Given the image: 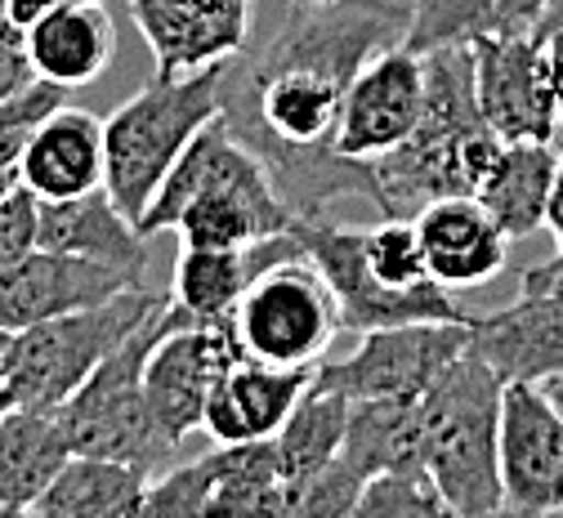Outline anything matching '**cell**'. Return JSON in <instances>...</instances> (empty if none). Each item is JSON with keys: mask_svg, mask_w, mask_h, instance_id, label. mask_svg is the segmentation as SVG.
<instances>
[{"mask_svg": "<svg viewBox=\"0 0 563 518\" xmlns=\"http://www.w3.org/2000/svg\"><path fill=\"white\" fill-rule=\"evenodd\" d=\"M411 5L394 0H322L291 5L264 49L233 54L220 81V117L264 162L296 219H322L331 201L376 206L372 162L344 157L335 125L358 67L402 45Z\"/></svg>", "mask_w": 563, "mask_h": 518, "instance_id": "1", "label": "cell"}, {"mask_svg": "<svg viewBox=\"0 0 563 518\" xmlns=\"http://www.w3.org/2000/svg\"><path fill=\"white\" fill-rule=\"evenodd\" d=\"M426 58V108L416 130L372 162L380 219H416L430 201L474 197L506 139L483 121L474 49L439 45Z\"/></svg>", "mask_w": 563, "mask_h": 518, "instance_id": "2", "label": "cell"}, {"mask_svg": "<svg viewBox=\"0 0 563 518\" xmlns=\"http://www.w3.org/2000/svg\"><path fill=\"white\" fill-rule=\"evenodd\" d=\"M291 210L277 197L273 175L216 112L170 166L139 233H179L184 246H251L291 233Z\"/></svg>", "mask_w": 563, "mask_h": 518, "instance_id": "3", "label": "cell"}, {"mask_svg": "<svg viewBox=\"0 0 563 518\" xmlns=\"http://www.w3.org/2000/svg\"><path fill=\"white\" fill-rule=\"evenodd\" d=\"M501 394L506 381L465 349L456 353L434 385L420 394V461L448 500V514L483 518L501 514Z\"/></svg>", "mask_w": 563, "mask_h": 518, "instance_id": "4", "label": "cell"}, {"mask_svg": "<svg viewBox=\"0 0 563 518\" xmlns=\"http://www.w3.org/2000/svg\"><path fill=\"white\" fill-rule=\"evenodd\" d=\"M224 63H210L184 77H153L103 121V188L134 219H144L170 166L184 157L192 134L220 112Z\"/></svg>", "mask_w": 563, "mask_h": 518, "instance_id": "5", "label": "cell"}, {"mask_svg": "<svg viewBox=\"0 0 563 518\" xmlns=\"http://www.w3.org/2000/svg\"><path fill=\"white\" fill-rule=\"evenodd\" d=\"M170 290H148V286H125L121 295L77 313H63L49 322H36L27 331H14L10 344V366H5V398L10 407L27 411H58L73 398L95 366L130 335L144 327Z\"/></svg>", "mask_w": 563, "mask_h": 518, "instance_id": "6", "label": "cell"}, {"mask_svg": "<svg viewBox=\"0 0 563 518\" xmlns=\"http://www.w3.org/2000/svg\"><path fill=\"white\" fill-rule=\"evenodd\" d=\"M166 305L139 331H130L95 366L90 381L54 411L73 456L121 461V465L144 470L148 478L170 470L175 442L157 429V420L148 411V398H144V357H148V349H153V340L166 322Z\"/></svg>", "mask_w": 563, "mask_h": 518, "instance_id": "7", "label": "cell"}, {"mask_svg": "<svg viewBox=\"0 0 563 518\" xmlns=\"http://www.w3.org/2000/svg\"><path fill=\"white\" fill-rule=\"evenodd\" d=\"M340 331V305L305 251L264 264L229 322L238 349L273 366H318Z\"/></svg>", "mask_w": 563, "mask_h": 518, "instance_id": "8", "label": "cell"}, {"mask_svg": "<svg viewBox=\"0 0 563 518\" xmlns=\"http://www.w3.org/2000/svg\"><path fill=\"white\" fill-rule=\"evenodd\" d=\"M291 233L300 251L318 264L327 277L335 305H340V327L344 331H380V327H402V322H465V313L443 282H430L420 290H394L367 260V229H340L327 219H291Z\"/></svg>", "mask_w": 563, "mask_h": 518, "instance_id": "9", "label": "cell"}, {"mask_svg": "<svg viewBox=\"0 0 563 518\" xmlns=\"http://www.w3.org/2000/svg\"><path fill=\"white\" fill-rule=\"evenodd\" d=\"M470 349V318L465 322H402L363 331L358 349L340 362H318L313 376L340 389L349 403L358 398H398L416 403L434 385L443 366Z\"/></svg>", "mask_w": 563, "mask_h": 518, "instance_id": "10", "label": "cell"}, {"mask_svg": "<svg viewBox=\"0 0 563 518\" xmlns=\"http://www.w3.org/2000/svg\"><path fill=\"white\" fill-rule=\"evenodd\" d=\"M238 340L229 331L192 322L175 300L166 305V322L144 357V398L157 420V429L175 442L201 429L206 394L216 385L220 366L233 357Z\"/></svg>", "mask_w": 563, "mask_h": 518, "instance_id": "11", "label": "cell"}, {"mask_svg": "<svg viewBox=\"0 0 563 518\" xmlns=\"http://www.w3.org/2000/svg\"><path fill=\"white\" fill-rule=\"evenodd\" d=\"M501 514L563 509V416L541 385L515 381L501 394Z\"/></svg>", "mask_w": 563, "mask_h": 518, "instance_id": "12", "label": "cell"}, {"mask_svg": "<svg viewBox=\"0 0 563 518\" xmlns=\"http://www.w3.org/2000/svg\"><path fill=\"white\" fill-rule=\"evenodd\" d=\"M470 49H474V90H478L483 121L506 143H519V139L554 143L559 103H554L545 41L537 32L483 36Z\"/></svg>", "mask_w": 563, "mask_h": 518, "instance_id": "13", "label": "cell"}, {"mask_svg": "<svg viewBox=\"0 0 563 518\" xmlns=\"http://www.w3.org/2000/svg\"><path fill=\"white\" fill-rule=\"evenodd\" d=\"M420 108H426V58L407 45H389L372 54L349 81L335 147L344 157L376 162L416 130Z\"/></svg>", "mask_w": 563, "mask_h": 518, "instance_id": "14", "label": "cell"}, {"mask_svg": "<svg viewBox=\"0 0 563 518\" xmlns=\"http://www.w3.org/2000/svg\"><path fill=\"white\" fill-rule=\"evenodd\" d=\"M125 286H139V282L121 268L36 246L32 255L0 268V327L14 335L36 322L103 305L112 295H121Z\"/></svg>", "mask_w": 563, "mask_h": 518, "instance_id": "15", "label": "cell"}, {"mask_svg": "<svg viewBox=\"0 0 563 518\" xmlns=\"http://www.w3.org/2000/svg\"><path fill=\"white\" fill-rule=\"evenodd\" d=\"M157 77H184L246 49L251 0H130Z\"/></svg>", "mask_w": 563, "mask_h": 518, "instance_id": "16", "label": "cell"}, {"mask_svg": "<svg viewBox=\"0 0 563 518\" xmlns=\"http://www.w3.org/2000/svg\"><path fill=\"white\" fill-rule=\"evenodd\" d=\"M470 349L506 385H545L563 376V290H523L497 313H474Z\"/></svg>", "mask_w": 563, "mask_h": 518, "instance_id": "17", "label": "cell"}, {"mask_svg": "<svg viewBox=\"0 0 563 518\" xmlns=\"http://www.w3.org/2000/svg\"><path fill=\"white\" fill-rule=\"evenodd\" d=\"M313 381V366H273L260 362L242 349L220 366L216 385L206 394L201 429L216 442H251V438H273L282 420L291 416L300 394Z\"/></svg>", "mask_w": 563, "mask_h": 518, "instance_id": "18", "label": "cell"}, {"mask_svg": "<svg viewBox=\"0 0 563 518\" xmlns=\"http://www.w3.org/2000/svg\"><path fill=\"white\" fill-rule=\"evenodd\" d=\"M282 255H300L296 233H277V238H260L251 246H184L179 264H175V282H170V300L201 327L229 331L233 309L242 300L246 282L282 260Z\"/></svg>", "mask_w": 563, "mask_h": 518, "instance_id": "19", "label": "cell"}, {"mask_svg": "<svg viewBox=\"0 0 563 518\" xmlns=\"http://www.w3.org/2000/svg\"><path fill=\"white\" fill-rule=\"evenodd\" d=\"M416 238L426 251V268L434 282L452 286H483L506 268V233L497 229L478 197H443L430 201L416 219Z\"/></svg>", "mask_w": 563, "mask_h": 518, "instance_id": "20", "label": "cell"}, {"mask_svg": "<svg viewBox=\"0 0 563 518\" xmlns=\"http://www.w3.org/2000/svg\"><path fill=\"white\" fill-rule=\"evenodd\" d=\"M19 184L36 201H63L103 188V121L81 108H54L19 162Z\"/></svg>", "mask_w": 563, "mask_h": 518, "instance_id": "21", "label": "cell"}, {"mask_svg": "<svg viewBox=\"0 0 563 518\" xmlns=\"http://www.w3.org/2000/svg\"><path fill=\"white\" fill-rule=\"evenodd\" d=\"M41 246L121 268L134 282L148 268L144 233H139L134 219L108 197V188L63 197V201H41Z\"/></svg>", "mask_w": 563, "mask_h": 518, "instance_id": "22", "label": "cell"}, {"mask_svg": "<svg viewBox=\"0 0 563 518\" xmlns=\"http://www.w3.org/2000/svg\"><path fill=\"white\" fill-rule=\"evenodd\" d=\"M23 49L32 77L58 90H81L108 71L117 54V32L103 5H63L23 32Z\"/></svg>", "mask_w": 563, "mask_h": 518, "instance_id": "23", "label": "cell"}, {"mask_svg": "<svg viewBox=\"0 0 563 518\" xmlns=\"http://www.w3.org/2000/svg\"><path fill=\"white\" fill-rule=\"evenodd\" d=\"M73 456L54 411L5 407L0 416V518L32 514L36 496Z\"/></svg>", "mask_w": 563, "mask_h": 518, "instance_id": "24", "label": "cell"}, {"mask_svg": "<svg viewBox=\"0 0 563 518\" xmlns=\"http://www.w3.org/2000/svg\"><path fill=\"white\" fill-rule=\"evenodd\" d=\"M554 143H506L501 157L492 162V170L478 184V206L497 219V229L519 242L545 229V206H550V184H554Z\"/></svg>", "mask_w": 563, "mask_h": 518, "instance_id": "25", "label": "cell"}, {"mask_svg": "<svg viewBox=\"0 0 563 518\" xmlns=\"http://www.w3.org/2000/svg\"><path fill=\"white\" fill-rule=\"evenodd\" d=\"M550 0H411L402 45L430 54L439 45H474L483 36L537 32Z\"/></svg>", "mask_w": 563, "mask_h": 518, "instance_id": "26", "label": "cell"}, {"mask_svg": "<svg viewBox=\"0 0 563 518\" xmlns=\"http://www.w3.org/2000/svg\"><path fill=\"white\" fill-rule=\"evenodd\" d=\"M148 474L103 461V456H67L63 470L49 478V487L36 496L32 514L41 518H130L144 505Z\"/></svg>", "mask_w": 563, "mask_h": 518, "instance_id": "27", "label": "cell"}, {"mask_svg": "<svg viewBox=\"0 0 563 518\" xmlns=\"http://www.w3.org/2000/svg\"><path fill=\"white\" fill-rule=\"evenodd\" d=\"M416 403H398V398L349 403L340 461L363 483L385 474V470H426V461H420V411H416Z\"/></svg>", "mask_w": 563, "mask_h": 518, "instance_id": "28", "label": "cell"}, {"mask_svg": "<svg viewBox=\"0 0 563 518\" xmlns=\"http://www.w3.org/2000/svg\"><path fill=\"white\" fill-rule=\"evenodd\" d=\"M344 425H349V398L313 376L309 389L300 394V403L291 407V416L282 420V429L273 433V448H277V465H282V483H287V492L309 483L313 474H322L340 456Z\"/></svg>", "mask_w": 563, "mask_h": 518, "instance_id": "29", "label": "cell"}, {"mask_svg": "<svg viewBox=\"0 0 563 518\" xmlns=\"http://www.w3.org/2000/svg\"><path fill=\"white\" fill-rule=\"evenodd\" d=\"M206 514H287V483L273 438L216 442Z\"/></svg>", "mask_w": 563, "mask_h": 518, "instance_id": "30", "label": "cell"}, {"mask_svg": "<svg viewBox=\"0 0 563 518\" xmlns=\"http://www.w3.org/2000/svg\"><path fill=\"white\" fill-rule=\"evenodd\" d=\"M448 514L443 492L426 470H385L367 478L354 518H439Z\"/></svg>", "mask_w": 563, "mask_h": 518, "instance_id": "31", "label": "cell"}, {"mask_svg": "<svg viewBox=\"0 0 563 518\" xmlns=\"http://www.w3.org/2000/svg\"><path fill=\"white\" fill-rule=\"evenodd\" d=\"M63 103H67V90H58L41 77H32L27 86L0 99V175H19V162L27 153L36 125Z\"/></svg>", "mask_w": 563, "mask_h": 518, "instance_id": "32", "label": "cell"}, {"mask_svg": "<svg viewBox=\"0 0 563 518\" xmlns=\"http://www.w3.org/2000/svg\"><path fill=\"white\" fill-rule=\"evenodd\" d=\"M372 268L394 286V290H420L430 286V268H426V251H420L416 224L411 219H380L376 229H367L363 238Z\"/></svg>", "mask_w": 563, "mask_h": 518, "instance_id": "33", "label": "cell"}, {"mask_svg": "<svg viewBox=\"0 0 563 518\" xmlns=\"http://www.w3.org/2000/svg\"><path fill=\"white\" fill-rule=\"evenodd\" d=\"M206 496H210V452L179 465V470H162L148 483L139 514H148V518H197V514H206Z\"/></svg>", "mask_w": 563, "mask_h": 518, "instance_id": "34", "label": "cell"}, {"mask_svg": "<svg viewBox=\"0 0 563 518\" xmlns=\"http://www.w3.org/2000/svg\"><path fill=\"white\" fill-rule=\"evenodd\" d=\"M41 246V201L14 184L5 197H0V268L32 255Z\"/></svg>", "mask_w": 563, "mask_h": 518, "instance_id": "35", "label": "cell"}, {"mask_svg": "<svg viewBox=\"0 0 563 518\" xmlns=\"http://www.w3.org/2000/svg\"><path fill=\"white\" fill-rule=\"evenodd\" d=\"M27 81H32V63H27V49H23V32L0 27V99L14 95Z\"/></svg>", "mask_w": 563, "mask_h": 518, "instance_id": "36", "label": "cell"}, {"mask_svg": "<svg viewBox=\"0 0 563 518\" xmlns=\"http://www.w3.org/2000/svg\"><path fill=\"white\" fill-rule=\"evenodd\" d=\"M63 5H103V0H10V27L14 32H27L36 19H45L49 10H63Z\"/></svg>", "mask_w": 563, "mask_h": 518, "instance_id": "37", "label": "cell"}, {"mask_svg": "<svg viewBox=\"0 0 563 518\" xmlns=\"http://www.w3.org/2000/svg\"><path fill=\"white\" fill-rule=\"evenodd\" d=\"M523 290H563V246L537 268H523Z\"/></svg>", "mask_w": 563, "mask_h": 518, "instance_id": "38", "label": "cell"}, {"mask_svg": "<svg viewBox=\"0 0 563 518\" xmlns=\"http://www.w3.org/2000/svg\"><path fill=\"white\" fill-rule=\"evenodd\" d=\"M545 58H550V81H554V103H559V125H563V27L541 32Z\"/></svg>", "mask_w": 563, "mask_h": 518, "instance_id": "39", "label": "cell"}, {"mask_svg": "<svg viewBox=\"0 0 563 518\" xmlns=\"http://www.w3.org/2000/svg\"><path fill=\"white\" fill-rule=\"evenodd\" d=\"M545 229L559 238L563 246V153L554 162V184H550V206H545Z\"/></svg>", "mask_w": 563, "mask_h": 518, "instance_id": "40", "label": "cell"}, {"mask_svg": "<svg viewBox=\"0 0 563 518\" xmlns=\"http://www.w3.org/2000/svg\"><path fill=\"white\" fill-rule=\"evenodd\" d=\"M554 27H563V0H550V10H545L541 23H537V36H541V32H554Z\"/></svg>", "mask_w": 563, "mask_h": 518, "instance_id": "41", "label": "cell"}, {"mask_svg": "<svg viewBox=\"0 0 563 518\" xmlns=\"http://www.w3.org/2000/svg\"><path fill=\"white\" fill-rule=\"evenodd\" d=\"M10 344H14V335L0 327V385H5V366H10Z\"/></svg>", "mask_w": 563, "mask_h": 518, "instance_id": "42", "label": "cell"}, {"mask_svg": "<svg viewBox=\"0 0 563 518\" xmlns=\"http://www.w3.org/2000/svg\"><path fill=\"white\" fill-rule=\"evenodd\" d=\"M541 389L550 394V403H554V407H559V416H563V376H554V381H545Z\"/></svg>", "mask_w": 563, "mask_h": 518, "instance_id": "43", "label": "cell"}, {"mask_svg": "<svg viewBox=\"0 0 563 518\" xmlns=\"http://www.w3.org/2000/svg\"><path fill=\"white\" fill-rule=\"evenodd\" d=\"M14 184H19V175H0V197H5Z\"/></svg>", "mask_w": 563, "mask_h": 518, "instance_id": "44", "label": "cell"}, {"mask_svg": "<svg viewBox=\"0 0 563 518\" xmlns=\"http://www.w3.org/2000/svg\"><path fill=\"white\" fill-rule=\"evenodd\" d=\"M5 19H10V0H0V27H10Z\"/></svg>", "mask_w": 563, "mask_h": 518, "instance_id": "45", "label": "cell"}, {"mask_svg": "<svg viewBox=\"0 0 563 518\" xmlns=\"http://www.w3.org/2000/svg\"><path fill=\"white\" fill-rule=\"evenodd\" d=\"M5 407H10V398H5V389H0V416H5Z\"/></svg>", "mask_w": 563, "mask_h": 518, "instance_id": "46", "label": "cell"}, {"mask_svg": "<svg viewBox=\"0 0 563 518\" xmlns=\"http://www.w3.org/2000/svg\"><path fill=\"white\" fill-rule=\"evenodd\" d=\"M291 5H322V0H291Z\"/></svg>", "mask_w": 563, "mask_h": 518, "instance_id": "47", "label": "cell"}]
</instances>
